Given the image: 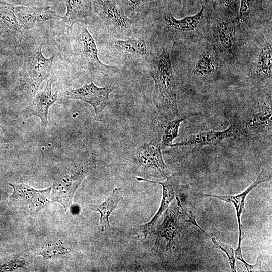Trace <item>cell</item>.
<instances>
[{"label":"cell","instance_id":"obj_1","mask_svg":"<svg viewBox=\"0 0 272 272\" xmlns=\"http://www.w3.org/2000/svg\"><path fill=\"white\" fill-rule=\"evenodd\" d=\"M56 42L62 58L87 73H99L106 76L119 73L117 66L107 65L100 61L95 40L85 23H76L70 28L62 27Z\"/></svg>","mask_w":272,"mask_h":272},{"label":"cell","instance_id":"obj_2","mask_svg":"<svg viewBox=\"0 0 272 272\" xmlns=\"http://www.w3.org/2000/svg\"><path fill=\"white\" fill-rule=\"evenodd\" d=\"M43 38L34 32L23 33L20 46L23 62L19 72V87L22 93L32 96L41 84L49 77L55 56L46 58L42 53Z\"/></svg>","mask_w":272,"mask_h":272},{"label":"cell","instance_id":"obj_3","mask_svg":"<svg viewBox=\"0 0 272 272\" xmlns=\"http://www.w3.org/2000/svg\"><path fill=\"white\" fill-rule=\"evenodd\" d=\"M148 73L154 80L153 99L160 114L166 119L179 116L176 80L168 50L163 49L151 61Z\"/></svg>","mask_w":272,"mask_h":272},{"label":"cell","instance_id":"obj_4","mask_svg":"<svg viewBox=\"0 0 272 272\" xmlns=\"http://www.w3.org/2000/svg\"><path fill=\"white\" fill-rule=\"evenodd\" d=\"M271 108L264 102H256L240 117L228 116L229 121L235 123L238 127L240 135L253 137L271 129Z\"/></svg>","mask_w":272,"mask_h":272},{"label":"cell","instance_id":"obj_5","mask_svg":"<svg viewBox=\"0 0 272 272\" xmlns=\"http://www.w3.org/2000/svg\"><path fill=\"white\" fill-rule=\"evenodd\" d=\"M92 8L113 35L121 38L129 36L131 20L113 0H93Z\"/></svg>","mask_w":272,"mask_h":272},{"label":"cell","instance_id":"obj_6","mask_svg":"<svg viewBox=\"0 0 272 272\" xmlns=\"http://www.w3.org/2000/svg\"><path fill=\"white\" fill-rule=\"evenodd\" d=\"M229 122L230 125L224 130H210L192 134L180 142L173 143L170 147L174 151L192 152L207 145L217 144L224 139L240 136L237 126Z\"/></svg>","mask_w":272,"mask_h":272},{"label":"cell","instance_id":"obj_7","mask_svg":"<svg viewBox=\"0 0 272 272\" xmlns=\"http://www.w3.org/2000/svg\"><path fill=\"white\" fill-rule=\"evenodd\" d=\"M115 88L112 84L99 87L91 82L80 88L66 90L65 96L67 99L79 100L89 104L94 108L95 115L101 116L105 108L110 104L109 95Z\"/></svg>","mask_w":272,"mask_h":272},{"label":"cell","instance_id":"obj_8","mask_svg":"<svg viewBox=\"0 0 272 272\" xmlns=\"http://www.w3.org/2000/svg\"><path fill=\"white\" fill-rule=\"evenodd\" d=\"M86 175L82 166L60 175L54 181L51 200L59 202L66 210L69 209L75 192Z\"/></svg>","mask_w":272,"mask_h":272},{"label":"cell","instance_id":"obj_9","mask_svg":"<svg viewBox=\"0 0 272 272\" xmlns=\"http://www.w3.org/2000/svg\"><path fill=\"white\" fill-rule=\"evenodd\" d=\"M161 149L160 146L153 141L143 144L137 149L138 161L146 175L165 178L169 175Z\"/></svg>","mask_w":272,"mask_h":272},{"label":"cell","instance_id":"obj_10","mask_svg":"<svg viewBox=\"0 0 272 272\" xmlns=\"http://www.w3.org/2000/svg\"><path fill=\"white\" fill-rule=\"evenodd\" d=\"M263 172L264 171H262L255 181L239 194L236 195H217L201 193L198 194L200 198L206 197L215 198L226 202L231 203L235 207L239 227V241L237 247L234 251L235 257L242 262L246 268L249 266V264L247 263L244 259L241 251V243L244 237V234L241 221V216L244 209L245 198L248 193L258 185L268 181L270 178L271 176L265 177L263 174Z\"/></svg>","mask_w":272,"mask_h":272},{"label":"cell","instance_id":"obj_11","mask_svg":"<svg viewBox=\"0 0 272 272\" xmlns=\"http://www.w3.org/2000/svg\"><path fill=\"white\" fill-rule=\"evenodd\" d=\"M9 184L13 189L11 196L33 215H37L50 202L51 187L44 190H36L23 183Z\"/></svg>","mask_w":272,"mask_h":272},{"label":"cell","instance_id":"obj_12","mask_svg":"<svg viewBox=\"0 0 272 272\" xmlns=\"http://www.w3.org/2000/svg\"><path fill=\"white\" fill-rule=\"evenodd\" d=\"M166 181L158 182L149 180L148 179L137 177L139 181H146L152 183L160 184L163 188L162 198L160 206L153 218L147 223L141 225L137 228L139 232L144 234H151L154 231L155 225L163 212L168 208L169 204L175 197L178 196V192L182 187L179 184L178 178L174 175H168L166 177Z\"/></svg>","mask_w":272,"mask_h":272},{"label":"cell","instance_id":"obj_13","mask_svg":"<svg viewBox=\"0 0 272 272\" xmlns=\"http://www.w3.org/2000/svg\"><path fill=\"white\" fill-rule=\"evenodd\" d=\"M14 12L20 25L25 30L34 29L39 22L61 18L46 5H17L14 7Z\"/></svg>","mask_w":272,"mask_h":272},{"label":"cell","instance_id":"obj_14","mask_svg":"<svg viewBox=\"0 0 272 272\" xmlns=\"http://www.w3.org/2000/svg\"><path fill=\"white\" fill-rule=\"evenodd\" d=\"M54 82V78L53 77L47 79L45 87L37 91L32 102L26 110V115L39 117L41 125L44 128L47 127L48 123L49 109L58 100L57 94L53 93L52 89Z\"/></svg>","mask_w":272,"mask_h":272},{"label":"cell","instance_id":"obj_15","mask_svg":"<svg viewBox=\"0 0 272 272\" xmlns=\"http://www.w3.org/2000/svg\"><path fill=\"white\" fill-rule=\"evenodd\" d=\"M178 212L174 210L172 206L168 208L164 215L162 223L155 231L157 238L156 243H158L162 238L167 241L166 250L172 254V249L175 238L180 234L182 223Z\"/></svg>","mask_w":272,"mask_h":272},{"label":"cell","instance_id":"obj_16","mask_svg":"<svg viewBox=\"0 0 272 272\" xmlns=\"http://www.w3.org/2000/svg\"><path fill=\"white\" fill-rule=\"evenodd\" d=\"M23 29L15 14L14 6L0 2V31L10 38L16 46L20 47Z\"/></svg>","mask_w":272,"mask_h":272},{"label":"cell","instance_id":"obj_17","mask_svg":"<svg viewBox=\"0 0 272 272\" xmlns=\"http://www.w3.org/2000/svg\"><path fill=\"white\" fill-rule=\"evenodd\" d=\"M201 115L200 113H192L183 116L180 115L172 119H166L157 126L152 141L157 143L161 149L171 147L173 141L178 135L181 123L188 118Z\"/></svg>","mask_w":272,"mask_h":272},{"label":"cell","instance_id":"obj_18","mask_svg":"<svg viewBox=\"0 0 272 272\" xmlns=\"http://www.w3.org/2000/svg\"><path fill=\"white\" fill-rule=\"evenodd\" d=\"M93 0H66V12L61 17L62 27L70 28L76 23H83L92 15Z\"/></svg>","mask_w":272,"mask_h":272},{"label":"cell","instance_id":"obj_19","mask_svg":"<svg viewBox=\"0 0 272 272\" xmlns=\"http://www.w3.org/2000/svg\"><path fill=\"white\" fill-rule=\"evenodd\" d=\"M109 45L117 52L132 59H144L147 55L145 42L139 38L130 37L125 40L114 39L109 41Z\"/></svg>","mask_w":272,"mask_h":272},{"label":"cell","instance_id":"obj_20","mask_svg":"<svg viewBox=\"0 0 272 272\" xmlns=\"http://www.w3.org/2000/svg\"><path fill=\"white\" fill-rule=\"evenodd\" d=\"M214 34L220 49L226 53H232L235 39L234 27L230 20L226 18L216 19Z\"/></svg>","mask_w":272,"mask_h":272},{"label":"cell","instance_id":"obj_21","mask_svg":"<svg viewBox=\"0 0 272 272\" xmlns=\"http://www.w3.org/2000/svg\"><path fill=\"white\" fill-rule=\"evenodd\" d=\"M204 14L205 8L202 6L200 10L195 15L177 19L172 15L167 14L164 16L163 19L166 24L174 30L190 32L197 28L204 18Z\"/></svg>","mask_w":272,"mask_h":272},{"label":"cell","instance_id":"obj_22","mask_svg":"<svg viewBox=\"0 0 272 272\" xmlns=\"http://www.w3.org/2000/svg\"><path fill=\"white\" fill-rule=\"evenodd\" d=\"M122 193L121 188H115L106 201L100 205L91 206L92 210L100 213V222L102 231L104 232L109 229V217L119 201L122 199Z\"/></svg>","mask_w":272,"mask_h":272},{"label":"cell","instance_id":"obj_23","mask_svg":"<svg viewBox=\"0 0 272 272\" xmlns=\"http://www.w3.org/2000/svg\"><path fill=\"white\" fill-rule=\"evenodd\" d=\"M256 76L262 79H270L272 75V47L271 43L265 45L260 50L256 66Z\"/></svg>","mask_w":272,"mask_h":272},{"label":"cell","instance_id":"obj_24","mask_svg":"<svg viewBox=\"0 0 272 272\" xmlns=\"http://www.w3.org/2000/svg\"><path fill=\"white\" fill-rule=\"evenodd\" d=\"M216 64L213 56L206 52L201 55L196 61L194 66V73L200 76L207 77L214 73Z\"/></svg>","mask_w":272,"mask_h":272},{"label":"cell","instance_id":"obj_25","mask_svg":"<svg viewBox=\"0 0 272 272\" xmlns=\"http://www.w3.org/2000/svg\"><path fill=\"white\" fill-rule=\"evenodd\" d=\"M262 0H241L238 18L241 23H245L250 16L261 7Z\"/></svg>","mask_w":272,"mask_h":272},{"label":"cell","instance_id":"obj_26","mask_svg":"<svg viewBox=\"0 0 272 272\" xmlns=\"http://www.w3.org/2000/svg\"><path fill=\"white\" fill-rule=\"evenodd\" d=\"M204 233L211 238L215 248L221 250L226 254L228 257L231 270L233 272L236 271L235 266L236 258L232 247L230 245L221 242L219 240H217L215 238L211 237L206 231Z\"/></svg>","mask_w":272,"mask_h":272},{"label":"cell","instance_id":"obj_27","mask_svg":"<svg viewBox=\"0 0 272 272\" xmlns=\"http://www.w3.org/2000/svg\"><path fill=\"white\" fill-rule=\"evenodd\" d=\"M68 252L67 248L62 246H57L50 247L47 249L43 250L40 254L44 257L48 258L49 257H55L56 256L64 254Z\"/></svg>","mask_w":272,"mask_h":272},{"label":"cell","instance_id":"obj_28","mask_svg":"<svg viewBox=\"0 0 272 272\" xmlns=\"http://www.w3.org/2000/svg\"><path fill=\"white\" fill-rule=\"evenodd\" d=\"M214 5L219 6L222 9L225 10L227 12H232L234 11L236 7L237 0H212Z\"/></svg>","mask_w":272,"mask_h":272},{"label":"cell","instance_id":"obj_29","mask_svg":"<svg viewBox=\"0 0 272 272\" xmlns=\"http://www.w3.org/2000/svg\"><path fill=\"white\" fill-rule=\"evenodd\" d=\"M10 4L12 3L17 5L42 6L45 5L44 0H10Z\"/></svg>","mask_w":272,"mask_h":272},{"label":"cell","instance_id":"obj_30","mask_svg":"<svg viewBox=\"0 0 272 272\" xmlns=\"http://www.w3.org/2000/svg\"><path fill=\"white\" fill-rule=\"evenodd\" d=\"M127 7L132 10L139 8L146 0H126Z\"/></svg>","mask_w":272,"mask_h":272}]
</instances>
